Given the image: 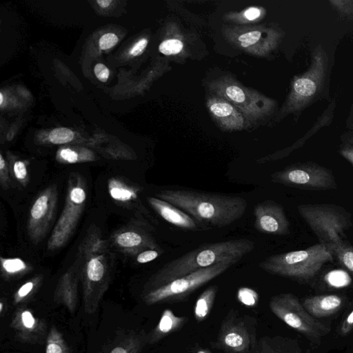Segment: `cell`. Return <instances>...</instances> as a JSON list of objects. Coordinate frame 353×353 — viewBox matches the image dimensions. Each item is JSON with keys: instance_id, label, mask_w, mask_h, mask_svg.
Wrapping results in <instances>:
<instances>
[{"instance_id": "obj_1", "label": "cell", "mask_w": 353, "mask_h": 353, "mask_svg": "<svg viewBox=\"0 0 353 353\" xmlns=\"http://www.w3.org/2000/svg\"><path fill=\"white\" fill-rule=\"evenodd\" d=\"M156 197L184 211L205 230L231 225L244 215L248 208L246 200L239 196L193 190H164Z\"/></svg>"}, {"instance_id": "obj_2", "label": "cell", "mask_w": 353, "mask_h": 353, "mask_svg": "<svg viewBox=\"0 0 353 353\" xmlns=\"http://www.w3.org/2000/svg\"><path fill=\"white\" fill-rule=\"evenodd\" d=\"M254 248L248 239H236L200 245L198 248L168 262L150 279V290L176 279L219 263L234 265Z\"/></svg>"}, {"instance_id": "obj_3", "label": "cell", "mask_w": 353, "mask_h": 353, "mask_svg": "<svg viewBox=\"0 0 353 353\" xmlns=\"http://www.w3.org/2000/svg\"><path fill=\"white\" fill-rule=\"evenodd\" d=\"M299 214L316 236L326 245L333 256L350 243L345 232L352 225V216L342 206L332 203H307L297 207Z\"/></svg>"}, {"instance_id": "obj_4", "label": "cell", "mask_w": 353, "mask_h": 353, "mask_svg": "<svg viewBox=\"0 0 353 353\" xmlns=\"http://www.w3.org/2000/svg\"><path fill=\"white\" fill-rule=\"evenodd\" d=\"M333 261L329 248L318 243L303 250L270 255L259 266L270 274L305 283L314 279L324 265Z\"/></svg>"}, {"instance_id": "obj_5", "label": "cell", "mask_w": 353, "mask_h": 353, "mask_svg": "<svg viewBox=\"0 0 353 353\" xmlns=\"http://www.w3.org/2000/svg\"><path fill=\"white\" fill-rule=\"evenodd\" d=\"M328 68L327 55L321 45L313 50L307 70L294 78L291 90L282 108L283 114L299 112L320 94Z\"/></svg>"}, {"instance_id": "obj_6", "label": "cell", "mask_w": 353, "mask_h": 353, "mask_svg": "<svg viewBox=\"0 0 353 353\" xmlns=\"http://www.w3.org/2000/svg\"><path fill=\"white\" fill-rule=\"evenodd\" d=\"M269 307L272 313L288 326L305 336L312 344L319 345L331 327L312 316L299 299L292 293L273 296Z\"/></svg>"}, {"instance_id": "obj_7", "label": "cell", "mask_w": 353, "mask_h": 353, "mask_svg": "<svg viewBox=\"0 0 353 353\" xmlns=\"http://www.w3.org/2000/svg\"><path fill=\"white\" fill-rule=\"evenodd\" d=\"M86 183L79 173L70 174L67 195L61 214L47 243L49 251L64 246L73 234L86 202Z\"/></svg>"}, {"instance_id": "obj_8", "label": "cell", "mask_w": 353, "mask_h": 353, "mask_svg": "<svg viewBox=\"0 0 353 353\" xmlns=\"http://www.w3.org/2000/svg\"><path fill=\"white\" fill-rule=\"evenodd\" d=\"M209 88L216 97L234 105L248 121L254 122L268 116L275 106L274 100L241 85L229 77L213 81Z\"/></svg>"}, {"instance_id": "obj_9", "label": "cell", "mask_w": 353, "mask_h": 353, "mask_svg": "<svg viewBox=\"0 0 353 353\" xmlns=\"http://www.w3.org/2000/svg\"><path fill=\"white\" fill-rule=\"evenodd\" d=\"M231 265H232L229 263H219L176 279L149 290L145 296V302L148 304H155L185 300L199 288L224 273Z\"/></svg>"}, {"instance_id": "obj_10", "label": "cell", "mask_w": 353, "mask_h": 353, "mask_svg": "<svg viewBox=\"0 0 353 353\" xmlns=\"http://www.w3.org/2000/svg\"><path fill=\"white\" fill-rule=\"evenodd\" d=\"M270 177L274 183L304 190L324 191L337 188L332 171L314 162L288 165L273 172Z\"/></svg>"}, {"instance_id": "obj_11", "label": "cell", "mask_w": 353, "mask_h": 353, "mask_svg": "<svg viewBox=\"0 0 353 353\" xmlns=\"http://www.w3.org/2000/svg\"><path fill=\"white\" fill-rule=\"evenodd\" d=\"M256 331L248 316H241L232 310L223 320L216 348L225 353H253L256 346Z\"/></svg>"}, {"instance_id": "obj_12", "label": "cell", "mask_w": 353, "mask_h": 353, "mask_svg": "<svg viewBox=\"0 0 353 353\" xmlns=\"http://www.w3.org/2000/svg\"><path fill=\"white\" fill-rule=\"evenodd\" d=\"M57 203L55 185L46 188L35 199L27 225L28 236L32 243H39L46 236L54 219Z\"/></svg>"}, {"instance_id": "obj_13", "label": "cell", "mask_w": 353, "mask_h": 353, "mask_svg": "<svg viewBox=\"0 0 353 353\" xmlns=\"http://www.w3.org/2000/svg\"><path fill=\"white\" fill-rule=\"evenodd\" d=\"M225 35L232 43L258 56L270 52L281 37V32L276 30L263 27L229 29Z\"/></svg>"}, {"instance_id": "obj_14", "label": "cell", "mask_w": 353, "mask_h": 353, "mask_svg": "<svg viewBox=\"0 0 353 353\" xmlns=\"http://www.w3.org/2000/svg\"><path fill=\"white\" fill-rule=\"evenodd\" d=\"M254 228L259 232L272 235H286L290 232V221L279 203L266 200L254 205Z\"/></svg>"}, {"instance_id": "obj_15", "label": "cell", "mask_w": 353, "mask_h": 353, "mask_svg": "<svg viewBox=\"0 0 353 353\" xmlns=\"http://www.w3.org/2000/svg\"><path fill=\"white\" fill-rule=\"evenodd\" d=\"M207 106L213 118L226 130H241L249 124L241 112L225 99L214 96L207 101Z\"/></svg>"}, {"instance_id": "obj_16", "label": "cell", "mask_w": 353, "mask_h": 353, "mask_svg": "<svg viewBox=\"0 0 353 353\" xmlns=\"http://www.w3.org/2000/svg\"><path fill=\"white\" fill-rule=\"evenodd\" d=\"M147 200L162 219L178 228L185 231L205 230L192 216L174 205L154 196L148 197Z\"/></svg>"}, {"instance_id": "obj_17", "label": "cell", "mask_w": 353, "mask_h": 353, "mask_svg": "<svg viewBox=\"0 0 353 353\" xmlns=\"http://www.w3.org/2000/svg\"><path fill=\"white\" fill-rule=\"evenodd\" d=\"M302 304L312 316L323 318L339 312L343 306L344 301L337 294H323L307 297Z\"/></svg>"}, {"instance_id": "obj_18", "label": "cell", "mask_w": 353, "mask_h": 353, "mask_svg": "<svg viewBox=\"0 0 353 353\" xmlns=\"http://www.w3.org/2000/svg\"><path fill=\"white\" fill-rule=\"evenodd\" d=\"M253 353H310L304 352L296 339L283 336H263L257 340Z\"/></svg>"}, {"instance_id": "obj_19", "label": "cell", "mask_w": 353, "mask_h": 353, "mask_svg": "<svg viewBox=\"0 0 353 353\" xmlns=\"http://www.w3.org/2000/svg\"><path fill=\"white\" fill-rule=\"evenodd\" d=\"M116 243L125 249L134 250H158L159 248L150 237L140 232L130 230L118 234L115 236Z\"/></svg>"}, {"instance_id": "obj_20", "label": "cell", "mask_w": 353, "mask_h": 353, "mask_svg": "<svg viewBox=\"0 0 353 353\" xmlns=\"http://www.w3.org/2000/svg\"><path fill=\"white\" fill-rule=\"evenodd\" d=\"M187 321V317L178 316L170 309L166 308L163 310L159 322L154 330L153 339L157 341L178 331Z\"/></svg>"}, {"instance_id": "obj_21", "label": "cell", "mask_w": 353, "mask_h": 353, "mask_svg": "<svg viewBox=\"0 0 353 353\" xmlns=\"http://www.w3.org/2000/svg\"><path fill=\"white\" fill-rule=\"evenodd\" d=\"M107 265V260L103 253L91 252L85 263V273L88 281L90 283L101 281L106 273Z\"/></svg>"}, {"instance_id": "obj_22", "label": "cell", "mask_w": 353, "mask_h": 353, "mask_svg": "<svg viewBox=\"0 0 353 353\" xmlns=\"http://www.w3.org/2000/svg\"><path fill=\"white\" fill-rule=\"evenodd\" d=\"M218 288L216 285H211L205 289L198 297L194 309L195 319L201 322L204 321L209 315L214 301Z\"/></svg>"}, {"instance_id": "obj_23", "label": "cell", "mask_w": 353, "mask_h": 353, "mask_svg": "<svg viewBox=\"0 0 353 353\" xmlns=\"http://www.w3.org/2000/svg\"><path fill=\"white\" fill-rule=\"evenodd\" d=\"M108 191L113 199L121 202L130 201L137 196L135 190L117 179H110Z\"/></svg>"}, {"instance_id": "obj_24", "label": "cell", "mask_w": 353, "mask_h": 353, "mask_svg": "<svg viewBox=\"0 0 353 353\" xmlns=\"http://www.w3.org/2000/svg\"><path fill=\"white\" fill-rule=\"evenodd\" d=\"M58 159L60 162L67 163H76L79 162L90 161L94 160L92 156L81 155L71 148L61 149L58 153Z\"/></svg>"}, {"instance_id": "obj_25", "label": "cell", "mask_w": 353, "mask_h": 353, "mask_svg": "<svg viewBox=\"0 0 353 353\" xmlns=\"http://www.w3.org/2000/svg\"><path fill=\"white\" fill-rule=\"evenodd\" d=\"M2 269L8 274H16L27 269V264L19 258H1Z\"/></svg>"}, {"instance_id": "obj_26", "label": "cell", "mask_w": 353, "mask_h": 353, "mask_svg": "<svg viewBox=\"0 0 353 353\" xmlns=\"http://www.w3.org/2000/svg\"><path fill=\"white\" fill-rule=\"evenodd\" d=\"M74 132L65 128H55L49 134V140L54 144H62L70 142L74 139Z\"/></svg>"}, {"instance_id": "obj_27", "label": "cell", "mask_w": 353, "mask_h": 353, "mask_svg": "<svg viewBox=\"0 0 353 353\" xmlns=\"http://www.w3.org/2000/svg\"><path fill=\"white\" fill-rule=\"evenodd\" d=\"M183 48V43L181 40L170 39L160 43L159 50L165 55H174L181 52Z\"/></svg>"}, {"instance_id": "obj_28", "label": "cell", "mask_w": 353, "mask_h": 353, "mask_svg": "<svg viewBox=\"0 0 353 353\" xmlns=\"http://www.w3.org/2000/svg\"><path fill=\"white\" fill-rule=\"evenodd\" d=\"M237 299L240 303L248 307L256 305L259 295L256 291L249 288H241L237 292Z\"/></svg>"}, {"instance_id": "obj_29", "label": "cell", "mask_w": 353, "mask_h": 353, "mask_svg": "<svg viewBox=\"0 0 353 353\" xmlns=\"http://www.w3.org/2000/svg\"><path fill=\"white\" fill-rule=\"evenodd\" d=\"M12 172L14 177L21 184H26L28 181V172L26 163L22 161H16L13 164Z\"/></svg>"}, {"instance_id": "obj_30", "label": "cell", "mask_w": 353, "mask_h": 353, "mask_svg": "<svg viewBox=\"0 0 353 353\" xmlns=\"http://www.w3.org/2000/svg\"><path fill=\"white\" fill-rule=\"evenodd\" d=\"M46 353H65V348L57 333L52 332L49 336Z\"/></svg>"}, {"instance_id": "obj_31", "label": "cell", "mask_w": 353, "mask_h": 353, "mask_svg": "<svg viewBox=\"0 0 353 353\" xmlns=\"http://www.w3.org/2000/svg\"><path fill=\"white\" fill-rule=\"evenodd\" d=\"M330 3L339 12L343 14L353 13V1L332 0Z\"/></svg>"}, {"instance_id": "obj_32", "label": "cell", "mask_w": 353, "mask_h": 353, "mask_svg": "<svg viewBox=\"0 0 353 353\" xmlns=\"http://www.w3.org/2000/svg\"><path fill=\"white\" fill-rule=\"evenodd\" d=\"M160 252L159 250L148 249L140 252L137 257V261L139 263H145L152 261L157 259Z\"/></svg>"}, {"instance_id": "obj_33", "label": "cell", "mask_w": 353, "mask_h": 353, "mask_svg": "<svg viewBox=\"0 0 353 353\" xmlns=\"http://www.w3.org/2000/svg\"><path fill=\"white\" fill-rule=\"evenodd\" d=\"M118 42V37L114 33L103 34L99 39V48L101 50H108L113 47Z\"/></svg>"}, {"instance_id": "obj_34", "label": "cell", "mask_w": 353, "mask_h": 353, "mask_svg": "<svg viewBox=\"0 0 353 353\" xmlns=\"http://www.w3.org/2000/svg\"><path fill=\"white\" fill-rule=\"evenodd\" d=\"M0 181L1 187L4 190L8 189L10 184L9 172L6 163L1 154H0Z\"/></svg>"}, {"instance_id": "obj_35", "label": "cell", "mask_w": 353, "mask_h": 353, "mask_svg": "<svg viewBox=\"0 0 353 353\" xmlns=\"http://www.w3.org/2000/svg\"><path fill=\"white\" fill-rule=\"evenodd\" d=\"M262 9L258 7H250L244 10L241 17V21H253L261 17Z\"/></svg>"}, {"instance_id": "obj_36", "label": "cell", "mask_w": 353, "mask_h": 353, "mask_svg": "<svg viewBox=\"0 0 353 353\" xmlns=\"http://www.w3.org/2000/svg\"><path fill=\"white\" fill-rule=\"evenodd\" d=\"M94 71L96 77L99 81L105 82L108 80L110 71L105 65L102 63H97L94 67Z\"/></svg>"}, {"instance_id": "obj_37", "label": "cell", "mask_w": 353, "mask_h": 353, "mask_svg": "<svg viewBox=\"0 0 353 353\" xmlns=\"http://www.w3.org/2000/svg\"><path fill=\"white\" fill-rule=\"evenodd\" d=\"M353 330V310L349 313L343 321L340 333L341 335H346Z\"/></svg>"}, {"instance_id": "obj_38", "label": "cell", "mask_w": 353, "mask_h": 353, "mask_svg": "<svg viewBox=\"0 0 353 353\" xmlns=\"http://www.w3.org/2000/svg\"><path fill=\"white\" fill-rule=\"evenodd\" d=\"M340 154L353 165V145L346 143L339 149Z\"/></svg>"}, {"instance_id": "obj_39", "label": "cell", "mask_w": 353, "mask_h": 353, "mask_svg": "<svg viewBox=\"0 0 353 353\" xmlns=\"http://www.w3.org/2000/svg\"><path fill=\"white\" fill-rule=\"evenodd\" d=\"M148 45V40L146 39H140L130 50V53L132 56L140 55L145 50Z\"/></svg>"}, {"instance_id": "obj_40", "label": "cell", "mask_w": 353, "mask_h": 353, "mask_svg": "<svg viewBox=\"0 0 353 353\" xmlns=\"http://www.w3.org/2000/svg\"><path fill=\"white\" fill-rule=\"evenodd\" d=\"M23 325L27 328H32L34 325V319L29 311H24L21 314Z\"/></svg>"}, {"instance_id": "obj_41", "label": "cell", "mask_w": 353, "mask_h": 353, "mask_svg": "<svg viewBox=\"0 0 353 353\" xmlns=\"http://www.w3.org/2000/svg\"><path fill=\"white\" fill-rule=\"evenodd\" d=\"M34 288V282L29 281L23 284L18 290L17 294L22 298L28 295Z\"/></svg>"}, {"instance_id": "obj_42", "label": "cell", "mask_w": 353, "mask_h": 353, "mask_svg": "<svg viewBox=\"0 0 353 353\" xmlns=\"http://www.w3.org/2000/svg\"><path fill=\"white\" fill-rule=\"evenodd\" d=\"M97 3L101 7V8H107L111 3V0H97Z\"/></svg>"}, {"instance_id": "obj_43", "label": "cell", "mask_w": 353, "mask_h": 353, "mask_svg": "<svg viewBox=\"0 0 353 353\" xmlns=\"http://www.w3.org/2000/svg\"><path fill=\"white\" fill-rule=\"evenodd\" d=\"M110 353H128V352L123 347L119 346L114 348Z\"/></svg>"}, {"instance_id": "obj_44", "label": "cell", "mask_w": 353, "mask_h": 353, "mask_svg": "<svg viewBox=\"0 0 353 353\" xmlns=\"http://www.w3.org/2000/svg\"><path fill=\"white\" fill-rule=\"evenodd\" d=\"M196 353H212L210 351L206 349H201L198 350Z\"/></svg>"}, {"instance_id": "obj_45", "label": "cell", "mask_w": 353, "mask_h": 353, "mask_svg": "<svg viewBox=\"0 0 353 353\" xmlns=\"http://www.w3.org/2000/svg\"><path fill=\"white\" fill-rule=\"evenodd\" d=\"M347 143L353 145V137L349 139Z\"/></svg>"}, {"instance_id": "obj_46", "label": "cell", "mask_w": 353, "mask_h": 353, "mask_svg": "<svg viewBox=\"0 0 353 353\" xmlns=\"http://www.w3.org/2000/svg\"><path fill=\"white\" fill-rule=\"evenodd\" d=\"M3 100V94H2V93H0V104H1V105H2Z\"/></svg>"}, {"instance_id": "obj_47", "label": "cell", "mask_w": 353, "mask_h": 353, "mask_svg": "<svg viewBox=\"0 0 353 353\" xmlns=\"http://www.w3.org/2000/svg\"><path fill=\"white\" fill-rule=\"evenodd\" d=\"M351 117H352L351 124H352V128H353V110H352V111Z\"/></svg>"}, {"instance_id": "obj_48", "label": "cell", "mask_w": 353, "mask_h": 353, "mask_svg": "<svg viewBox=\"0 0 353 353\" xmlns=\"http://www.w3.org/2000/svg\"><path fill=\"white\" fill-rule=\"evenodd\" d=\"M2 309H3V303H0V310H1V312L2 311Z\"/></svg>"}]
</instances>
